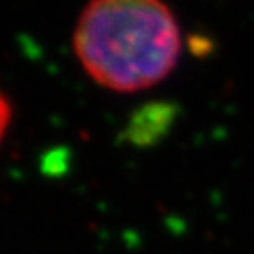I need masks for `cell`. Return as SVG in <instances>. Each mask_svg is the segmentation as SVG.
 <instances>
[{"label":"cell","instance_id":"6da1fadb","mask_svg":"<svg viewBox=\"0 0 254 254\" xmlns=\"http://www.w3.org/2000/svg\"><path fill=\"white\" fill-rule=\"evenodd\" d=\"M72 46L96 84L128 94L174 72L182 34L164 0H90L78 16Z\"/></svg>","mask_w":254,"mask_h":254},{"label":"cell","instance_id":"7a4b0ae2","mask_svg":"<svg viewBox=\"0 0 254 254\" xmlns=\"http://www.w3.org/2000/svg\"><path fill=\"white\" fill-rule=\"evenodd\" d=\"M10 118H12V106H10L8 98L0 92V142H2L8 126H10Z\"/></svg>","mask_w":254,"mask_h":254}]
</instances>
